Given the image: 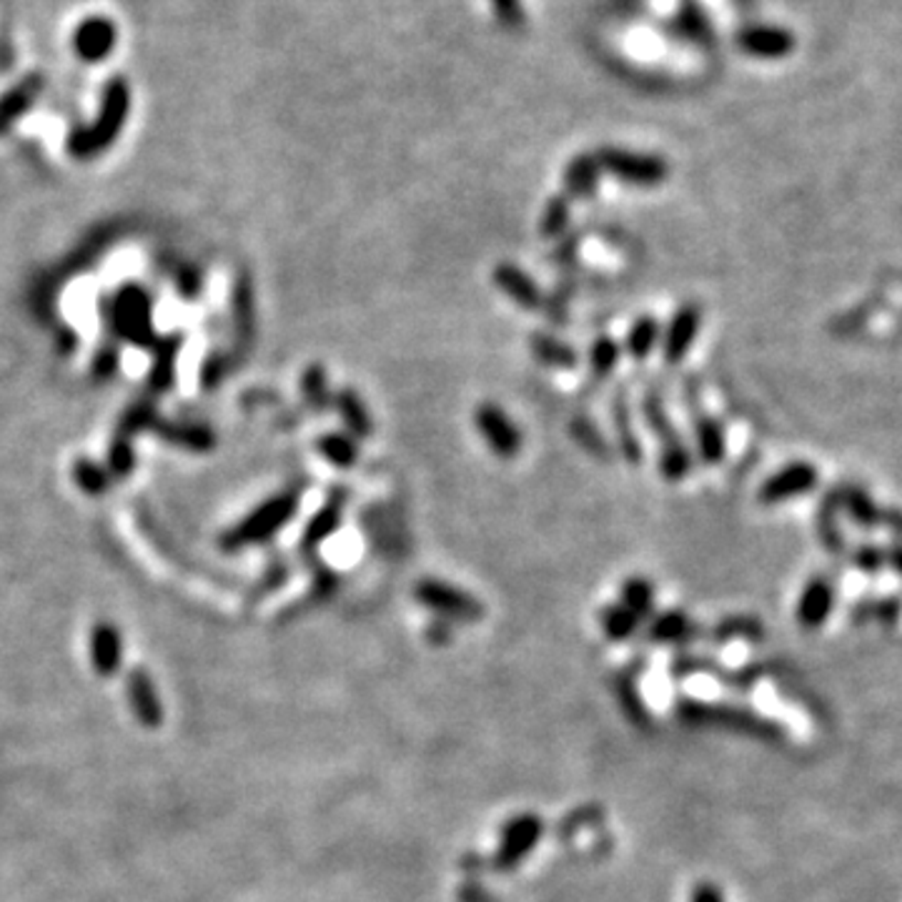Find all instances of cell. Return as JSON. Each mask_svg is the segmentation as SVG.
<instances>
[{"label": "cell", "mask_w": 902, "mask_h": 902, "mask_svg": "<svg viewBox=\"0 0 902 902\" xmlns=\"http://www.w3.org/2000/svg\"><path fill=\"white\" fill-rule=\"evenodd\" d=\"M659 341V323L655 316H637L635 323H632L629 331H627V341H625V349L632 359H647L652 349L657 347Z\"/></svg>", "instance_id": "obj_24"}, {"label": "cell", "mask_w": 902, "mask_h": 902, "mask_svg": "<svg viewBox=\"0 0 902 902\" xmlns=\"http://www.w3.org/2000/svg\"><path fill=\"white\" fill-rule=\"evenodd\" d=\"M529 349H532L539 364L552 367V369H574L576 361H580L576 359V351L570 347V343H564L542 331H537L529 337Z\"/></svg>", "instance_id": "obj_21"}, {"label": "cell", "mask_w": 902, "mask_h": 902, "mask_svg": "<svg viewBox=\"0 0 902 902\" xmlns=\"http://www.w3.org/2000/svg\"><path fill=\"white\" fill-rule=\"evenodd\" d=\"M694 446L697 457L702 459L707 467H714L728 454V444H724V429L718 418L707 414H694Z\"/></svg>", "instance_id": "obj_18"}, {"label": "cell", "mask_w": 902, "mask_h": 902, "mask_svg": "<svg viewBox=\"0 0 902 902\" xmlns=\"http://www.w3.org/2000/svg\"><path fill=\"white\" fill-rule=\"evenodd\" d=\"M702 323V311L697 304H685L675 311L672 319H669L662 339V353L667 359V364H680V361L690 353L692 343L697 339V331H700Z\"/></svg>", "instance_id": "obj_11"}, {"label": "cell", "mask_w": 902, "mask_h": 902, "mask_svg": "<svg viewBox=\"0 0 902 902\" xmlns=\"http://www.w3.org/2000/svg\"><path fill=\"white\" fill-rule=\"evenodd\" d=\"M815 487H817V469L813 467V464L793 461V464H787L785 469L772 474L765 485L760 487L757 497L762 505L772 507V505H783V501L793 499V497L810 495Z\"/></svg>", "instance_id": "obj_8"}, {"label": "cell", "mask_w": 902, "mask_h": 902, "mask_svg": "<svg viewBox=\"0 0 902 902\" xmlns=\"http://www.w3.org/2000/svg\"><path fill=\"white\" fill-rule=\"evenodd\" d=\"M116 323L118 331L128 339H146L148 331H151V323H148V299L144 291H136V288H128L118 296L116 306Z\"/></svg>", "instance_id": "obj_16"}, {"label": "cell", "mask_w": 902, "mask_h": 902, "mask_svg": "<svg viewBox=\"0 0 902 902\" xmlns=\"http://www.w3.org/2000/svg\"><path fill=\"white\" fill-rule=\"evenodd\" d=\"M128 110H131V86L124 76H114L100 93L96 120L91 126H78L71 131L68 153L78 161H88V158L104 153L124 131Z\"/></svg>", "instance_id": "obj_1"}, {"label": "cell", "mask_w": 902, "mask_h": 902, "mask_svg": "<svg viewBox=\"0 0 902 902\" xmlns=\"http://www.w3.org/2000/svg\"><path fill=\"white\" fill-rule=\"evenodd\" d=\"M41 91H43V76L33 73V76H25L21 83H18V86H13L11 91H6L3 96H0V134H6L18 118L31 110L35 98L41 96Z\"/></svg>", "instance_id": "obj_15"}, {"label": "cell", "mask_w": 902, "mask_h": 902, "mask_svg": "<svg viewBox=\"0 0 902 902\" xmlns=\"http://www.w3.org/2000/svg\"><path fill=\"white\" fill-rule=\"evenodd\" d=\"M902 612V602L895 597L872 599V622H880L885 627H895Z\"/></svg>", "instance_id": "obj_39"}, {"label": "cell", "mask_w": 902, "mask_h": 902, "mask_svg": "<svg viewBox=\"0 0 902 902\" xmlns=\"http://www.w3.org/2000/svg\"><path fill=\"white\" fill-rule=\"evenodd\" d=\"M572 434H574V439L584 446V449H587L590 454H594V457H607V454H609L607 444H604L602 432L597 429V426H594V422H590L587 416H576L574 418Z\"/></svg>", "instance_id": "obj_36"}, {"label": "cell", "mask_w": 902, "mask_h": 902, "mask_svg": "<svg viewBox=\"0 0 902 902\" xmlns=\"http://www.w3.org/2000/svg\"><path fill=\"white\" fill-rule=\"evenodd\" d=\"M692 635V622L682 612H665L659 615L652 627H649V639L659 641V645H669V641H682Z\"/></svg>", "instance_id": "obj_31"}, {"label": "cell", "mask_w": 902, "mask_h": 902, "mask_svg": "<svg viewBox=\"0 0 902 902\" xmlns=\"http://www.w3.org/2000/svg\"><path fill=\"white\" fill-rule=\"evenodd\" d=\"M341 514H343V495H333L329 499V505L321 511H316V517L311 519L309 527H306V532H304L306 550H314V546H319L329 534L337 532V527L341 524Z\"/></svg>", "instance_id": "obj_23"}, {"label": "cell", "mask_w": 902, "mask_h": 902, "mask_svg": "<svg viewBox=\"0 0 902 902\" xmlns=\"http://www.w3.org/2000/svg\"><path fill=\"white\" fill-rule=\"evenodd\" d=\"M118 31L110 18L106 15H91L81 21L76 31H73V51H76L83 63H100L106 61L116 49Z\"/></svg>", "instance_id": "obj_9"}, {"label": "cell", "mask_w": 902, "mask_h": 902, "mask_svg": "<svg viewBox=\"0 0 902 902\" xmlns=\"http://www.w3.org/2000/svg\"><path fill=\"white\" fill-rule=\"evenodd\" d=\"M414 597L442 619L477 622L479 617H485V607H481L479 599H474L469 592L452 587V584L442 580H422L414 587Z\"/></svg>", "instance_id": "obj_4"}, {"label": "cell", "mask_w": 902, "mask_h": 902, "mask_svg": "<svg viewBox=\"0 0 902 902\" xmlns=\"http://www.w3.org/2000/svg\"><path fill=\"white\" fill-rule=\"evenodd\" d=\"M91 652H93V662H96L98 672H114L116 665H118V657H120V641H118V632L108 625H100L93 632V641H91Z\"/></svg>", "instance_id": "obj_26"}, {"label": "cell", "mask_w": 902, "mask_h": 902, "mask_svg": "<svg viewBox=\"0 0 902 902\" xmlns=\"http://www.w3.org/2000/svg\"><path fill=\"white\" fill-rule=\"evenodd\" d=\"M301 392L306 404H309L314 412H323V408L331 406V392H329V381L327 371L321 367H309L301 376Z\"/></svg>", "instance_id": "obj_33"}, {"label": "cell", "mask_w": 902, "mask_h": 902, "mask_svg": "<svg viewBox=\"0 0 902 902\" xmlns=\"http://www.w3.org/2000/svg\"><path fill=\"white\" fill-rule=\"evenodd\" d=\"M795 35L779 25H747L737 33V45L752 59H785L795 51Z\"/></svg>", "instance_id": "obj_10"}, {"label": "cell", "mask_w": 902, "mask_h": 902, "mask_svg": "<svg viewBox=\"0 0 902 902\" xmlns=\"http://www.w3.org/2000/svg\"><path fill=\"white\" fill-rule=\"evenodd\" d=\"M602 629L604 635L609 639H627L637 632L639 627V619L632 615L627 607H622V604H612V607H604L602 609Z\"/></svg>", "instance_id": "obj_34"}, {"label": "cell", "mask_w": 902, "mask_h": 902, "mask_svg": "<svg viewBox=\"0 0 902 902\" xmlns=\"http://www.w3.org/2000/svg\"><path fill=\"white\" fill-rule=\"evenodd\" d=\"M296 505H299L296 495H278L274 499H268L264 507H258L244 524H238L234 532L226 537V546L229 550H238V546L258 544L272 539L278 529H284L291 522V517L296 514Z\"/></svg>", "instance_id": "obj_3"}, {"label": "cell", "mask_w": 902, "mask_h": 902, "mask_svg": "<svg viewBox=\"0 0 902 902\" xmlns=\"http://www.w3.org/2000/svg\"><path fill=\"white\" fill-rule=\"evenodd\" d=\"M131 702L136 714L146 724H158V720H161V704H158L151 680L144 672H136L131 677Z\"/></svg>", "instance_id": "obj_29"}, {"label": "cell", "mask_w": 902, "mask_h": 902, "mask_svg": "<svg viewBox=\"0 0 902 902\" xmlns=\"http://www.w3.org/2000/svg\"><path fill=\"white\" fill-rule=\"evenodd\" d=\"M599 163L594 153L574 156L564 169V185L572 199H590L599 185Z\"/></svg>", "instance_id": "obj_17"}, {"label": "cell", "mask_w": 902, "mask_h": 902, "mask_svg": "<svg viewBox=\"0 0 902 902\" xmlns=\"http://www.w3.org/2000/svg\"><path fill=\"white\" fill-rule=\"evenodd\" d=\"M667 28H669V33H672L677 41L697 45V49L712 45V41H714L710 15L704 13V8L697 3V0H685V3L680 6V11L675 13V18L669 21Z\"/></svg>", "instance_id": "obj_14"}, {"label": "cell", "mask_w": 902, "mask_h": 902, "mask_svg": "<svg viewBox=\"0 0 902 902\" xmlns=\"http://www.w3.org/2000/svg\"><path fill=\"white\" fill-rule=\"evenodd\" d=\"M682 714H687L690 720H702V722H718L724 728L737 730L752 734V737L777 742L779 737H785V730L779 728L777 722H772L767 718H760L752 710L745 707H710V704H687L682 707Z\"/></svg>", "instance_id": "obj_6"}, {"label": "cell", "mask_w": 902, "mask_h": 902, "mask_svg": "<svg viewBox=\"0 0 902 902\" xmlns=\"http://www.w3.org/2000/svg\"><path fill=\"white\" fill-rule=\"evenodd\" d=\"M835 609V587L827 576H815L805 584L803 594L797 599L795 617L803 629H820L825 627V622L830 619Z\"/></svg>", "instance_id": "obj_12"}, {"label": "cell", "mask_w": 902, "mask_h": 902, "mask_svg": "<svg viewBox=\"0 0 902 902\" xmlns=\"http://www.w3.org/2000/svg\"><path fill=\"white\" fill-rule=\"evenodd\" d=\"M333 406H337V412L341 414L349 434L367 439V436L374 432V422H371L369 408L364 406V402H361L357 392H351V389H341V392L333 396Z\"/></svg>", "instance_id": "obj_22"}, {"label": "cell", "mask_w": 902, "mask_h": 902, "mask_svg": "<svg viewBox=\"0 0 902 902\" xmlns=\"http://www.w3.org/2000/svg\"><path fill=\"white\" fill-rule=\"evenodd\" d=\"M570 197H552L546 201V206L542 211V221H539V234L546 241L560 238L566 226H570Z\"/></svg>", "instance_id": "obj_32"}, {"label": "cell", "mask_w": 902, "mask_h": 902, "mask_svg": "<svg viewBox=\"0 0 902 902\" xmlns=\"http://www.w3.org/2000/svg\"><path fill=\"white\" fill-rule=\"evenodd\" d=\"M852 564L858 566V570L872 574L885 566V554H882V550H878V546H860V550L852 556Z\"/></svg>", "instance_id": "obj_40"}, {"label": "cell", "mask_w": 902, "mask_h": 902, "mask_svg": "<svg viewBox=\"0 0 902 902\" xmlns=\"http://www.w3.org/2000/svg\"><path fill=\"white\" fill-rule=\"evenodd\" d=\"M882 554H885V564L892 566L898 574H902V544H892Z\"/></svg>", "instance_id": "obj_44"}, {"label": "cell", "mask_w": 902, "mask_h": 902, "mask_svg": "<svg viewBox=\"0 0 902 902\" xmlns=\"http://www.w3.org/2000/svg\"><path fill=\"white\" fill-rule=\"evenodd\" d=\"M765 635V629L757 619H750V617H737V619H728L722 622L720 629H718V637L720 639H730V637H745V639H760Z\"/></svg>", "instance_id": "obj_38"}, {"label": "cell", "mask_w": 902, "mask_h": 902, "mask_svg": "<svg viewBox=\"0 0 902 902\" xmlns=\"http://www.w3.org/2000/svg\"><path fill=\"white\" fill-rule=\"evenodd\" d=\"M491 11H495L501 28H507V31H522L527 18L522 0H491Z\"/></svg>", "instance_id": "obj_37"}, {"label": "cell", "mask_w": 902, "mask_h": 902, "mask_svg": "<svg viewBox=\"0 0 902 902\" xmlns=\"http://www.w3.org/2000/svg\"><path fill=\"white\" fill-rule=\"evenodd\" d=\"M690 471H692V452L687 449L682 436L669 444H662V452H659V474H662L667 481H682Z\"/></svg>", "instance_id": "obj_28"}, {"label": "cell", "mask_w": 902, "mask_h": 902, "mask_svg": "<svg viewBox=\"0 0 902 902\" xmlns=\"http://www.w3.org/2000/svg\"><path fill=\"white\" fill-rule=\"evenodd\" d=\"M76 477H78V485L83 489H88V491H100L106 487L104 471H100V467H96V464H91V461H81L78 464Z\"/></svg>", "instance_id": "obj_41"}, {"label": "cell", "mask_w": 902, "mask_h": 902, "mask_svg": "<svg viewBox=\"0 0 902 902\" xmlns=\"http://www.w3.org/2000/svg\"><path fill=\"white\" fill-rule=\"evenodd\" d=\"M319 452L323 459L337 469H351L359 459V446L349 434H327L319 439Z\"/></svg>", "instance_id": "obj_30"}, {"label": "cell", "mask_w": 902, "mask_h": 902, "mask_svg": "<svg viewBox=\"0 0 902 902\" xmlns=\"http://www.w3.org/2000/svg\"><path fill=\"white\" fill-rule=\"evenodd\" d=\"M542 832H544V823L539 820L534 813H522V815H514L511 820H507V825L501 827V837H499V848L495 852V868L501 872H509L522 864L529 852L537 848V842L542 840Z\"/></svg>", "instance_id": "obj_5"}, {"label": "cell", "mask_w": 902, "mask_h": 902, "mask_svg": "<svg viewBox=\"0 0 902 902\" xmlns=\"http://www.w3.org/2000/svg\"><path fill=\"white\" fill-rule=\"evenodd\" d=\"M840 505L845 511H848L850 519L858 527H885V511L888 509H880L876 507V501L870 499L868 491H862L858 487H845L840 495Z\"/></svg>", "instance_id": "obj_19"}, {"label": "cell", "mask_w": 902, "mask_h": 902, "mask_svg": "<svg viewBox=\"0 0 902 902\" xmlns=\"http://www.w3.org/2000/svg\"><path fill=\"white\" fill-rule=\"evenodd\" d=\"M495 286L499 291H505L511 301H514L519 309L524 311H539L544 306V294L542 288L537 286V282L532 276H529L524 268H519L517 264H499L495 268Z\"/></svg>", "instance_id": "obj_13"}, {"label": "cell", "mask_w": 902, "mask_h": 902, "mask_svg": "<svg viewBox=\"0 0 902 902\" xmlns=\"http://www.w3.org/2000/svg\"><path fill=\"white\" fill-rule=\"evenodd\" d=\"M641 414H645L649 432H652L659 439V446L680 439V434H677L672 418H669L667 408L662 404V399H659L655 392H649L645 394V399H641Z\"/></svg>", "instance_id": "obj_27"}, {"label": "cell", "mask_w": 902, "mask_h": 902, "mask_svg": "<svg viewBox=\"0 0 902 902\" xmlns=\"http://www.w3.org/2000/svg\"><path fill=\"white\" fill-rule=\"evenodd\" d=\"M599 169L615 176L619 183L635 185V189H657L662 185L669 176V163L662 156L655 153H639L627 151V148L617 146H602L597 153Z\"/></svg>", "instance_id": "obj_2"}, {"label": "cell", "mask_w": 902, "mask_h": 902, "mask_svg": "<svg viewBox=\"0 0 902 902\" xmlns=\"http://www.w3.org/2000/svg\"><path fill=\"white\" fill-rule=\"evenodd\" d=\"M474 426L497 457L511 459L522 452V432L501 406L491 402L479 404L474 412Z\"/></svg>", "instance_id": "obj_7"}, {"label": "cell", "mask_w": 902, "mask_h": 902, "mask_svg": "<svg viewBox=\"0 0 902 902\" xmlns=\"http://www.w3.org/2000/svg\"><path fill=\"white\" fill-rule=\"evenodd\" d=\"M852 622L855 625H868V622H872V599H864L852 609Z\"/></svg>", "instance_id": "obj_43"}, {"label": "cell", "mask_w": 902, "mask_h": 902, "mask_svg": "<svg viewBox=\"0 0 902 902\" xmlns=\"http://www.w3.org/2000/svg\"><path fill=\"white\" fill-rule=\"evenodd\" d=\"M590 364L594 376H609L619 364V343L612 337H597L590 351Z\"/></svg>", "instance_id": "obj_35"}, {"label": "cell", "mask_w": 902, "mask_h": 902, "mask_svg": "<svg viewBox=\"0 0 902 902\" xmlns=\"http://www.w3.org/2000/svg\"><path fill=\"white\" fill-rule=\"evenodd\" d=\"M622 607H627L632 615H635L639 622L652 615V607H655V587L652 582L645 580V576H632L625 584H622Z\"/></svg>", "instance_id": "obj_25"}, {"label": "cell", "mask_w": 902, "mask_h": 902, "mask_svg": "<svg viewBox=\"0 0 902 902\" xmlns=\"http://www.w3.org/2000/svg\"><path fill=\"white\" fill-rule=\"evenodd\" d=\"M612 424H615L622 457L637 467V464L641 461V444L637 439L635 426H632V414H629V404H627L625 394H617L615 402H612Z\"/></svg>", "instance_id": "obj_20"}, {"label": "cell", "mask_w": 902, "mask_h": 902, "mask_svg": "<svg viewBox=\"0 0 902 902\" xmlns=\"http://www.w3.org/2000/svg\"><path fill=\"white\" fill-rule=\"evenodd\" d=\"M690 902H724V895L718 885H712V882H700V885H694Z\"/></svg>", "instance_id": "obj_42"}]
</instances>
